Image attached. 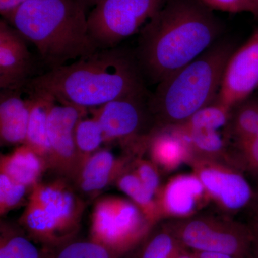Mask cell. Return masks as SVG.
<instances>
[{
    "mask_svg": "<svg viewBox=\"0 0 258 258\" xmlns=\"http://www.w3.org/2000/svg\"><path fill=\"white\" fill-rule=\"evenodd\" d=\"M222 26L197 0H167L141 30L136 57L146 81L158 84L220 40Z\"/></svg>",
    "mask_w": 258,
    "mask_h": 258,
    "instance_id": "6da1fadb",
    "label": "cell"
},
{
    "mask_svg": "<svg viewBox=\"0 0 258 258\" xmlns=\"http://www.w3.org/2000/svg\"><path fill=\"white\" fill-rule=\"evenodd\" d=\"M27 86L57 103L92 109L118 98L149 92L134 51L98 49L73 63L32 78Z\"/></svg>",
    "mask_w": 258,
    "mask_h": 258,
    "instance_id": "7a4b0ae2",
    "label": "cell"
},
{
    "mask_svg": "<svg viewBox=\"0 0 258 258\" xmlns=\"http://www.w3.org/2000/svg\"><path fill=\"white\" fill-rule=\"evenodd\" d=\"M86 12L77 0H28L3 18L35 45L50 71L98 50Z\"/></svg>",
    "mask_w": 258,
    "mask_h": 258,
    "instance_id": "3957f363",
    "label": "cell"
},
{
    "mask_svg": "<svg viewBox=\"0 0 258 258\" xmlns=\"http://www.w3.org/2000/svg\"><path fill=\"white\" fill-rule=\"evenodd\" d=\"M236 49L233 42L220 39L195 60L158 83L149 98L156 128L181 124L213 103Z\"/></svg>",
    "mask_w": 258,
    "mask_h": 258,
    "instance_id": "277c9868",
    "label": "cell"
},
{
    "mask_svg": "<svg viewBox=\"0 0 258 258\" xmlns=\"http://www.w3.org/2000/svg\"><path fill=\"white\" fill-rule=\"evenodd\" d=\"M84 203L63 179L39 182L30 190L20 224L47 247H60L79 231Z\"/></svg>",
    "mask_w": 258,
    "mask_h": 258,
    "instance_id": "5b68a950",
    "label": "cell"
},
{
    "mask_svg": "<svg viewBox=\"0 0 258 258\" xmlns=\"http://www.w3.org/2000/svg\"><path fill=\"white\" fill-rule=\"evenodd\" d=\"M150 225L132 202L119 197H103L93 206L90 239L121 256L147 235Z\"/></svg>",
    "mask_w": 258,
    "mask_h": 258,
    "instance_id": "8992f818",
    "label": "cell"
},
{
    "mask_svg": "<svg viewBox=\"0 0 258 258\" xmlns=\"http://www.w3.org/2000/svg\"><path fill=\"white\" fill-rule=\"evenodd\" d=\"M167 0H101L87 16L88 32L98 49L113 48L132 36Z\"/></svg>",
    "mask_w": 258,
    "mask_h": 258,
    "instance_id": "52a82bcc",
    "label": "cell"
},
{
    "mask_svg": "<svg viewBox=\"0 0 258 258\" xmlns=\"http://www.w3.org/2000/svg\"><path fill=\"white\" fill-rule=\"evenodd\" d=\"M151 92L124 97L90 109L103 130L105 143L142 142L147 144L156 128L149 106Z\"/></svg>",
    "mask_w": 258,
    "mask_h": 258,
    "instance_id": "ba28073f",
    "label": "cell"
},
{
    "mask_svg": "<svg viewBox=\"0 0 258 258\" xmlns=\"http://www.w3.org/2000/svg\"><path fill=\"white\" fill-rule=\"evenodd\" d=\"M56 101L48 117V166L66 177L74 179L79 168L75 132L88 109Z\"/></svg>",
    "mask_w": 258,
    "mask_h": 258,
    "instance_id": "9c48e42d",
    "label": "cell"
},
{
    "mask_svg": "<svg viewBox=\"0 0 258 258\" xmlns=\"http://www.w3.org/2000/svg\"><path fill=\"white\" fill-rule=\"evenodd\" d=\"M180 240L198 252H222L235 258L251 256L253 231L238 227L235 230L205 220H192L180 229Z\"/></svg>",
    "mask_w": 258,
    "mask_h": 258,
    "instance_id": "30bf717a",
    "label": "cell"
},
{
    "mask_svg": "<svg viewBox=\"0 0 258 258\" xmlns=\"http://www.w3.org/2000/svg\"><path fill=\"white\" fill-rule=\"evenodd\" d=\"M258 88V28L236 49L226 66L216 100L232 110Z\"/></svg>",
    "mask_w": 258,
    "mask_h": 258,
    "instance_id": "8fae6325",
    "label": "cell"
},
{
    "mask_svg": "<svg viewBox=\"0 0 258 258\" xmlns=\"http://www.w3.org/2000/svg\"><path fill=\"white\" fill-rule=\"evenodd\" d=\"M33 60L26 40L6 20L0 21V88L20 89L32 79Z\"/></svg>",
    "mask_w": 258,
    "mask_h": 258,
    "instance_id": "7c38bea8",
    "label": "cell"
},
{
    "mask_svg": "<svg viewBox=\"0 0 258 258\" xmlns=\"http://www.w3.org/2000/svg\"><path fill=\"white\" fill-rule=\"evenodd\" d=\"M23 91L24 88L0 92V139L4 145L20 146L26 140L32 93L28 88V96L24 97Z\"/></svg>",
    "mask_w": 258,
    "mask_h": 258,
    "instance_id": "4fadbf2b",
    "label": "cell"
},
{
    "mask_svg": "<svg viewBox=\"0 0 258 258\" xmlns=\"http://www.w3.org/2000/svg\"><path fill=\"white\" fill-rule=\"evenodd\" d=\"M200 179L205 188L229 210H240L256 198L248 181L237 173L205 168L200 171Z\"/></svg>",
    "mask_w": 258,
    "mask_h": 258,
    "instance_id": "5bb4252c",
    "label": "cell"
},
{
    "mask_svg": "<svg viewBox=\"0 0 258 258\" xmlns=\"http://www.w3.org/2000/svg\"><path fill=\"white\" fill-rule=\"evenodd\" d=\"M125 163L108 149H101L83 162L74 179L83 192H97L116 182L125 172Z\"/></svg>",
    "mask_w": 258,
    "mask_h": 258,
    "instance_id": "9a60e30c",
    "label": "cell"
},
{
    "mask_svg": "<svg viewBox=\"0 0 258 258\" xmlns=\"http://www.w3.org/2000/svg\"><path fill=\"white\" fill-rule=\"evenodd\" d=\"M47 167L46 161L25 144L18 146L13 152L0 158V173L30 190L40 182Z\"/></svg>",
    "mask_w": 258,
    "mask_h": 258,
    "instance_id": "2e32d148",
    "label": "cell"
},
{
    "mask_svg": "<svg viewBox=\"0 0 258 258\" xmlns=\"http://www.w3.org/2000/svg\"><path fill=\"white\" fill-rule=\"evenodd\" d=\"M147 144L153 160L166 169L179 165L191 150L186 136L175 126L154 128Z\"/></svg>",
    "mask_w": 258,
    "mask_h": 258,
    "instance_id": "e0dca14e",
    "label": "cell"
},
{
    "mask_svg": "<svg viewBox=\"0 0 258 258\" xmlns=\"http://www.w3.org/2000/svg\"><path fill=\"white\" fill-rule=\"evenodd\" d=\"M29 89L31 91L32 101L26 140L24 144L40 156L48 166L50 149L47 125L51 108L56 101L48 93Z\"/></svg>",
    "mask_w": 258,
    "mask_h": 258,
    "instance_id": "ac0fdd59",
    "label": "cell"
},
{
    "mask_svg": "<svg viewBox=\"0 0 258 258\" xmlns=\"http://www.w3.org/2000/svg\"><path fill=\"white\" fill-rule=\"evenodd\" d=\"M205 186L200 178L181 176L171 180L164 189L163 208L169 213L186 215L193 211L199 197L203 195Z\"/></svg>",
    "mask_w": 258,
    "mask_h": 258,
    "instance_id": "d6986e66",
    "label": "cell"
},
{
    "mask_svg": "<svg viewBox=\"0 0 258 258\" xmlns=\"http://www.w3.org/2000/svg\"><path fill=\"white\" fill-rule=\"evenodd\" d=\"M228 124L237 146L255 137L258 134V96H250L232 108Z\"/></svg>",
    "mask_w": 258,
    "mask_h": 258,
    "instance_id": "ffe728a7",
    "label": "cell"
},
{
    "mask_svg": "<svg viewBox=\"0 0 258 258\" xmlns=\"http://www.w3.org/2000/svg\"><path fill=\"white\" fill-rule=\"evenodd\" d=\"M29 236L6 225H2L0 258H47Z\"/></svg>",
    "mask_w": 258,
    "mask_h": 258,
    "instance_id": "44dd1931",
    "label": "cell"
},
{
    "mask_svg": "<svg viewBox=\"0 0 258 258\" xmlns=\"http://www.w3.org/2000/svg\"><path fill=\"white\" fill-rule=\"evenodd\" d=\"M115 184L140 209L148 221L152 224L158 217L159 210L154 195L148 191L135 172H124Z\"/></svg>",
    "mask_w": 258,
    "mask_h": 258,
    "instance_id": "7402d4cb",
    "label": "cell"
},
{
    "mask_svg": "<svg viewBox=\"0 0 258 258\" xmlns=\"http://www.w3.org/2000/svg\"><path fill=\"white\" fill-rule=\"evenodd\" d=\"M75 138L79 159V171L88 157L101 149L102 144L105 143V139L101 125L94 116L91 118L84 116L79 120L76 125Z\"/></svg>",
    "mask_w": 258,
    "mask_h": 258,
    "instance_id": "603a6c76",
    "label": "cell"
},
{
    "mask_svg": "<svg viewBox=\"0 0 258 258\" xmlns=\"http://www.w3.org/2000/svg\"><path fill=\"white\" fill-rule=\"evenodd\" d=\"M232 110L215 100L211 104L195 113L181 124L174 125L181 131L192 129H207L218 131L228 124Z\"/></svg>",
    "mask_w": 258,
    "mask_h": 258,
    "instance_id": "cb8c5ba5",
    "label": "cell"
},
{
    "mask_svg": "<svg viewBox=\"0 0 258 258\" xmlns=\"http://www.w3.org/2000/svg\"><path fill=\"white\" fill-rule=\"evenodd\" d=\"M120 255L91 239L70 241L59 247L54 258H119Z\"/></svg>",
    "mask_w": 258,
    "mask_h": 258,
    "instance_id": "d4e9b609",
    "label": "cell"
},
{
    "mask_svg": "<svg viewBox=\"0 0 258 258\" xmlns=\"http://www.w3.org/2000/svg\"><path fill=\"white\" fill-rule=\"evenodd\" d=\"M178 129L186 136L191 149L205 154H217L222 152L225 147L223 139L217 131L207 129L181 131Z\"/></svg>",
    "mask_w": 258,
    "mask_h": 258,
    "instance_id": "484cf974",
    "label": "cell"
},
{
    "mask_svg": "<svg viewBox=\"0 0 258 258\" xmlns=\"http://www.w3.org/2000/svg\"><path fill=\"white\" fill-rule=\"evenodd\" d=\"M29 189L0 173V214L2 216L14 210L25 200Z\"/></svg>",
    "mask_w": 258,
    "mask_h": 258,
    "instance_id": "4316f807",
    "label": "cell"
},
{
    "mask_svg": "<svg viewBox=\"0 0 258 258\" xmlns=\"http://www.w3.org/2000/svg\"><path fill=\"white\" fill-rule=\"evenodd\" d=\"M176 244L170 232L161 231L148 241L140 258H175Z\"/></svg>",
    "mask_w": 258,
    "mask_h": 258,
    "instance_id": "83f0119b",
    "label": "cell"
},
{
    "mask_svg": "<svg viewBox=\"0 0 258 258\" xmlns=\"http://www.w3.org/2000/svg\"><path fill=\"white\" fill-rule=\"evenodd\" d=\"M135 173L148 191L155 196L159 189V176L154 164L147 161H139Z\"/></svg>",
    "mask_w": 258,
    "mask_h": 258,
    "instance_id": "f1b7e54d",
    "label": "cell"
},
{
    "mask_svg": "<svg viewBox=\"0 0 258 258\" xmlns=\"http://www.w3.org/2000/svg\"><path fill=\"white\" fill-rule=\"evenodd\" d=\"M208 8L228 13H250L253 15L254 8L251 0H200Z\"/></svg>",
    "mask_w": 258,
    "mask_h": 258,
    "instance_id": "f546056e",
    "label": "cell"
},
{
    "mask_svg": "<svg viewBox=\"0 0 258 258\" xmlns=\"http://www.w3.org/2000/svg\"><path fill=\"white\" fill-rule=\"evenodd\" d=\"M246 168L258 181V134L245 143L237 146Z\"/></svg>",
    "mask_w": 258,
    "mask_h": 258,
    "instance_id": "4dcf8cb0",
    "label": "cell"
},
{
    "mask_svg": "<svg viewBox=\"0 0 258 258\" xmlns=\"http://www.w3.org/2000/svg\"><path fill=\"white\" fill-rule=\"evenodd\" d=\"M28 0H0V13L3 17L10 14Z\"/></svg>",
    "mask_w": 258,
    "mask_h": 258,
    "instance_id": "1f68e13d",
    "label": "cell"
},
{
    "mask_svg": "<svg viewBox=\"0 0 258 258\" xmlns=\"http://www.w3.org/2000/svg\"><path fill=\"white\" fill-rule=\"evenodd\" d=\"M197 258H235L233 256L230 255L222 252H199Z\"/></svg>",
    "mask_w": 258,
    "mask_h": 258,
    "instance_id": "d6a6232c",
    "label": "cell"
},
{
    "mask_svg": "<svg viewBox=\"0 0 258 258\" xmlns=\"http://www.w3.org/2000/svg\"><path fill=\"white\" fill-rule=\"evenodd\" d=\"M252 230L253 231L254 238L250 257L251 258H258V230L254 228H252Z\"/></svg>",
    "mask_w": 258,
    "mask_h": 258,
    "instance_id": "836d02e7",
    "label": "cell"
},
{
    "mask_svg": "<svg viewBox=\"0 0 258 258\" xmlns=\"http://www.w3.org/2000/svg\"><path fill=\"white\" fill-rule=\"evenodd\" d=\"M77 1H79L86 10L88 8L94 7L95 5L98 3V2L101 1V0H77Z\"/></svg>",
    "mask_w": 258,
    "mask_h": 258,
    "instance_id": "e575fe53",
    "label": "cell"
},
{
    "mask_svg": "<svg viewBox=\"0 0 258 258\" xmlns=\"http://www.w3.org/2000/svg\"><path fill=\"white\" fill-rule=\"evenodd\" d=\"M253 5L254 13L253 15L258 20V0H251Z\"/></svg>",
    "mask_w": 258,
    "mask_h": 258,
    "instance_id": "d590c367",
    "label": "cell"
},
{
    "mask_svg": "<svg viewBox=\"0 0 258 258\" xmlns=\"http://www.w3.org/2000/svg\"><path fill=\"white\" fill-rule=\"evenodd\" d=\"M252 228L257 229L258 230V205L256 209L255 215H254V224L252 225Z\"/></svg>",
    "mask_w": 258,
    "mask_h": 258,
    "instance_id": "8d00e7d4",
    "label": "cell"
},
{
    "mask_svg": "<svg viewBox=\"0 0 258 258\" xmlns=\"http://www.w3.org/2000/svg\"><path fill=\"white\" fill-rule=\"evenodd\" d=\"M175 258H192L191 257H189V256L187 255H180V256H176Z\"/></svg>",
    "mask_w": 258,
    "mask_h": 258,
    "instance_id": "74e56055",
    "label": "cell"
}]
</instances>
